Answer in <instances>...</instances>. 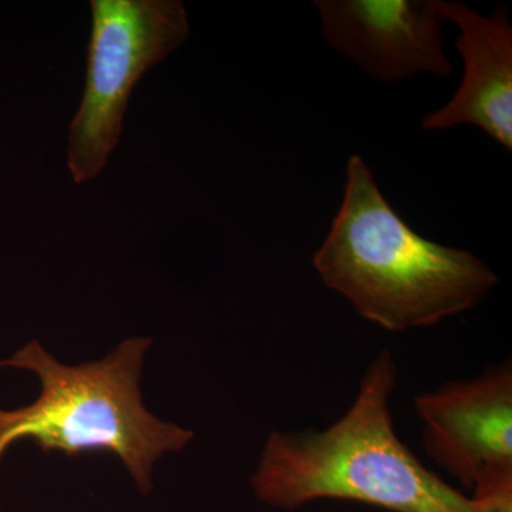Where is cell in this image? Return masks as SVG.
Returning a JSON list of instances; mask_svg holds the SVG:
<instances>
[{
	"mask_svg": "<svg viewBox=\"0 0 512 512\" xmlns=\"http://www.w3.org/2000/svg\"><path fill=\"white\" fill-rule=\"evenodd\" d=\"M150 338L123 340L96 362L66 366L32 340L0 367L35 373L42 392L35 403L0 409V460L12 444L32 439L45 453H109L119 457L138 491H153L154 464L184 450L194 433L148 412L140 380Z\"/></svg>",
	"mask_w": 512,
	"mask_h": 512,
	"instance_id": "cell-3",
	"label": "cell"
},
{
	"mask_svg": "<svg viewBox=\"0 0 512 512\" xmlns=\"http://www.w3.org/2000/svg\"><path fill=\"white\" fill-rule=\"evenodd\" d=\"M313 266L357 315L389 332L426 328L470 311L498 284L477 256L410 228L359 156L348 161L342 205Z\"/></svg>",
	"mask_w": 512,
	"mask_h": 512,
	"instance_id": "cell-2",
	"label": "cell"
},
{
	"mask_svg": "<svg viewBox=\"0 0 512 512\" xmlns=\"http://www.w3.org/2000/svg\"><path fill=\"white\" fill-rule=\"evenodd\" d=\"M430 460L467 490L512 484V367L453 380L414 397Z\"/></svg>",
	"mask_w": 512,
	"mask_h": 512,
	"instance_id": "cell-5",
	"label": "cell"
},
{
	"mask_svg": "<svg viewBox=\"0 0 512 512\" xmlns=\"http://www.w3.org/2000/svg\"><path fill=\"white\" fill-rule=\"evenodd\" d=\"M443 0H318L323 33L333 49L370 76L399 82L416 74L454 73L443 47Z\"/></svg>",
	"mask_w": 512,
	"mask_h": 512,
	"instance_id": "cell-6",
	"label": "cell"
},
{
	"mask_svg": "<svg viewBox=\"0 0 512 512\" xmlns=\"http://www.w3.org/2000/svg\"><path fill=\"white\" fill-rule=\"evenodd\" d=\"M397 382L396 360L382 350L348 412L328 429L272 431L251 477L256 500L282 511L342 500L390 512H483L397 436L390 410Z\"/></svg>",
	"mask_w": 512,
	"mask_h": 512,
	"instance_id": "cell-1",
	"label": "cell"
},
{
	"mask_svg": "<svg viewBox=\"0 0 512 512\" xmlns=\"http://www.w3.org/2000/svg\"><path fill=\"white\" fill-rule=\"evenodd\" d=\"M444 13L460 29L456 46L464 76L453 99L421 124L424 130L473 124L511 151L512 26L507 9H495L485 18L464 3L446 2Z\"/></svg>",
	"mask_w": 512,
	"mask_h": 512,
	"instance_id": "cell-7",
	"label": "cell"
},
{
	"mask_svg": "<svg viewBox=\"0 0 512 512\" xmlns=\"http://www.w3.org/2000/svg\"><path fill=\"white\" fill-rule=\"evenodd\" d=\"M86 87L69 131L67 167L74 183L99 177L119 146L131 92L188 35L180 0H92Z\"/></svg>",
	"mask_w": 512,
	"mask_h": 512,
	"instance_id": "cell-4",
	"label": "cell"
}]
</instances>
